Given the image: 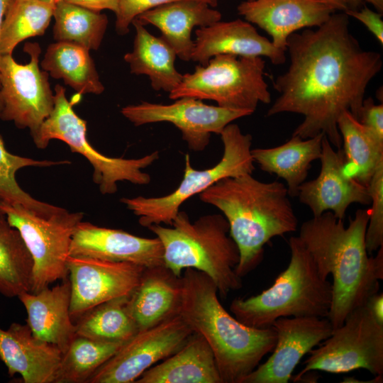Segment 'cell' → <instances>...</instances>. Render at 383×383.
<instances>
[{
	"label": "cell",
	"instance_id": "6da1fadb",
	"mask_svg": "<svg viewBox=\"0 0 383 383\" xmlns=\"http://www.w3.org/2000/svg\"><path fill=\"white\" fill-rule=\"evenodd\" d=\"M287 50L289 65L274 81L279 95L266 116L301 114L304 120L292 135L306 139L323 133L341 149L338 120L345 111L358 120L367 87L381 71V54L362 48L343 11L315 29L290 35Z\"/></svg>",
	"mask_w": 383,
	"mask_h": 383
},
{
	"label": "cell",
	"instance_id": "7a4b0ae2",
	"mask_svg": "<svg viewBox=\"0 0 383 383\" xmlns=\"http://www.w3.org/2000/svg\"><path fill=\"white\" fill-rule=\"evenodd\" d=\"M370 209H358L345 227L331 211L304 221L299 237L319 274L333 277V299L327 318L333 329L378 292L383 279V246L369 257L365 234Z\"/></svg>",
	"mask_w": 383,
	"mask_h": 383
},
{
	"label": "cell",
	"instance_id": "3957f363",
	"mask_svg": "<svg viewBox=\"0 0 383 383\" xmlns=\"http://www.w3.org/2000/svg\"><path fill=\"white\" fill-rule=\"evenodd\" d=\"M289 196L283 183L262 182L252 174L221 179L199 194L201 201L216 207L228 223L240 252L235 270L240 277L261 262L263 247L272 238L296 231Z\"/></svg>",
	"mask_w": 383,
	"mask_h": 383
},
{
	"label": "cell",
	"instance_id": "277c9868",
	"mask_svg": "<svg viewBox=\"0 0 383 383\" xmlns=\"http://www.w3.org/2000/svg\"><path fill=\"white\" fill-rule=\"evenodd\" d=\"M182 299L179 315L211 348L223 383H242L275 346L270 326H248L222 306L218 289L205 273L187 268L182 276Z\"/></svg>",
	"mask_w": 383,
	"mask_h": 383
},
{
	"label": "cell",
	"instance_id": "5b68a950",
	"mask_svg": "<svg viewBox=\"0 0 383 383\" xmlns=\"http://www.w3.org/2000/svg\"><path fill=\"white\" fill-rule=\"evenodd\" d=\"M171 226L148 227L162 243L166 267L178 277L187 268L205 273L223 299L242 287L241 277L235 270L239 250L223 215L206 214L192 222L188 214L179 210Z\"/></svg>",
	"mask_w": 383,
	"mask_h": 383
},
{
	"label": "cell",
	"instance_id": "8992f818",
	"mask_svg": "<svg viewBox=\"0 0 383 383\" xmlns=\"http://www.w3.org/2000/svg\"><path fill=\"white\" fill-rule=\"evenodd\" d=\"M289 246V263L270 287L255 296L232 301L230 310L242 323L265 328L282 317L327 318L333 299L332 284L319 274L299 236H292Z\"/></svg>",
	"mask_w": 383,
	"mask_h": 383
},
{
	"label": "cell",
	"instance_id": "52a82bcc",
	"mask_svg": "<svg viewBox=\"0 0 383 383\" xmlns=\"http://www.w3.org/2000/svg\"><path fill=\"white\" fill-rule=\"evenodd\" d=\"M220 135L223 154L215 166L203 170H195L191 165L189 154H186L183 179L172 192L157 197L138 196L121 199V202L138 216V223L142 226L148 228L162 223L172 226L181 205L190 197L199 194L221 179L252 174L255 166L251 154V135L243 133L237 124L231 123Z\"/></svg>",
	"mask_w": 383,
	"mask_h": 383
},
{
	"label": "cell",
	"instance_id": "ba28073f",
	"mask_svg": "<svg viewBox=\"0 0 383 383\" xmlns=\"http://www.w3.org/2000/svg\"><path fill=\"white\" fill-rule=\"evenodd\" d=\"M265 67L262 57L216 55L206 65L196 66L192 73L183 74L169 97L209 99L221 107L253 113L259 103L272 101L264 79Z\"/></svg>",
	"mask_w": 383,
	"mask_h": 383
},
{
	"label": "cell",
	"instance_id": "9c48e42d",
	"mask_svg": "<svg viewBox=\"0 0 383 383\" xmlns=\"http://www.w3.org/2000/svg\"><path fill=\"white\" fill-rule=\"evenodd\" d=\"M54 99L51 113L33 138L37 148H45L52 139L65 143L72 152L83 155L91 164L93 182L103 194L116 193L119 182L127 181L138 185L150 182V176L143 170L159 158L158 151L131 159L101 154L89 143L87 138V122L75 113L65 96V88L60 84L55 87Z\"/></svg>",
	"mask_w": 383,
	"mask_h": 383
},
{
	"label": "cell",
	"instance_id": "30bf717a",
	"mask_svg": "<svg viewBox=\"0 0 383 383\" xmlns=\"http://www.w3.org/2000/svg\"><path fill=\"white\" fill-rule=\"evenodd\" d=\"M10 224L21 235L33 260L30 292L37 293L57 280L68 277L67 258L82 212L65 209L45 218L18 204L0 202Z\"/></svg>",
	"mask_w": 383,
	"mask_h": 383
},
{
	"label": "cell",
	"instance_id": "8fae6325",
	"mask_svg": "<svg viewBox=\"0 0 383 383\" xmlns=\"http://www.w3.org/2000/svg\"><path fill=\"white\" fill-rule=\"evenodd\" d=\"M320 344L309 352L294 382L313 370L343 373L365 369L374 376L383 374V323L367 304L353 311Z\"/></svg>",
	"mask_w": 383,
	"mask_h": 383
},
{
	"label": "cell",
	"instance_id": "7c38bea8",
	"mask_svg": "<svg viewBox=\"0 0 383 383\" xmlns=\"http://www.w3.org/2000/svg\"><path fill=\"white\" fill-rule=\"evenodd\" d=\"M23 50L30 56L25 65L18 63L12 55L1 56L0 118L13 121L18 128H28L33 138L51 113L55 99L48 74L39 67V44L27 43Z\"/></svg>",
	"mask_w": 383,
	"mask_h": 383
},
{
	"label": "cell",
	"instance_id": "4fadbf2b",
	"mask_svg": "<svg viewBox=\"0 0 383 383\" xmlns=\"http://www.w3.org/2000/svg\"><path fill=\"white\" fill-rule=\"evenodd\" d=\"M194 332L179 315L138 331L91 377L88 383H132L179 350Z\"/></svg>",
	"mask_w": 383,
	"mask_h": 383
},
{
	"label": "cell",
	"instance_id": "5bb4252c",
	"mask_svg": "<svg viewBox=\"0 0 383 383\" xmlns=\"http://www.w3.org/2000/svg\"><path fill=\"white\" fill-rule=\"evenodd\" d=\"M121 112L135 126L159 122L172 123L194 152L203 151L208 146L211 133L220 135L233 121L252 114L247 111L208 105L192 97L179 98L170 104L143 101L124 106Z\"/></svg>",
	"mask_w": 383,
	"mask_h": 383
},
{
	"label": "cell",
	"instance_id": "9a60e30c",
	"mask_svg": "<svg viewBox=\"0 0 383 383\" xmlns=\"http://www.w3.org/2000/svg\"><path fill=\"white\" fill-rule=\"evenodd\" d=\"M67 265L73 321L102 303L130 295L145 269L130 262L70 255Z\"/></svg>",
	"mask_w": 383,
	"mask_h": 383
},
{
	"label": "cell",
	"instance_id": "2e32d148",
	"mask_svg": "<svg viewBox=\"0 0 383 383\" xmlns=\"http://www.w3.org/2000/svg\"><path fill=\"white\" fill-rule=\"evenodd\" d=\"M271 326L277 335L272 354L242 383H287L301 359L333 330L327 318L317 316L279 318Z\"/></svg>",
	"mask_w": 383,
	"mask_h": 383
},
{
	"label": "cell",
	"instance_id": "e0dca14e",
	"mask_svg": "<svg viewBox=\"0 0 383 383\" xmlns=\"http://www.w3.org/2000/svg\"><path fill=\"white\" fill-rule=\"evenodd\" d=\"M319 160L321 167L318 176L302 183L297 195L299 201L309 207L313 216L331 211L336 218L343 220L351 204H371L367 187L343 174V150H335L325 135Z\"/></svg>",
	"mask_w": 383,
	"mask_h": 383
},
{
	"label": "cell",
	"instance_id": "ac0fdd59",
	"mask_svg": "<svg viewBox=\"0 0 383 383\" xmlns=\"http://www.w3.org/2000/svg\"><path fill=\"white\" fill-rule=\"evenodd\" d=\"M70 255L130 262L145 268L164 265L158 238L139 237L82 221L73 233Z\"/></svg>",
	"mask_w": 383,
	"mask_h": 383
},
{
	"label": "cell",
	"instance_id": "d6986e66",
	"mask_svg": "<svg viewBox=\"0 0 383 383\" xmlns=\"http://www.w3.org/2000/svg\"><path fill=\"white\" fill-rule=\"evenodd\" d=\"M237 10L245 21L267 32L272 44L285 52L290 35L321 26L336 11L317 0H247Z\"/></svg>",
	"mask_w": 383,
	"mask_h": 383
},
{
	"label": "cell",
	"instance_id": "ffe728a7",
	"mask_svg": "<svg viewBox=\"0 0 383 383\" xmlns=\"http://www.w3.org/2000/svg\"><path fill=\"white\" fill-rule=\"evenodd\" d=\"M191 60L205 65L218 55L241 57H265L275 65L285 62V51L276 48L271 40L260 35L252 23L236 19L217 21L195 31Z\"/></svg>",
	"mask_w": 383,
	"mask_h": 383
},
{
	"label": "cell",
	"instance_id": "44dd1931",
	"mask_svg": "<svg viewBox=\"0 0 383 383\" xmlns=\"http://www.w3.org/2000/svg\"><path fill=\"white\" fill-rule=\"evenodd\" d=\"M62 355L56 346L35 337L27 323L0 328V360L9 376L18 374L24 383H53Z\"/></svg>",
	"mask_w": 383,
	"mask_h": 383
},
{
	"label": "cell",
	"instance_id": "7402d4cb",
	"mask_svg": "<svg viewBox=\"0 0 383 383\" xmlns=\"http://www.w3.org/2000/svg\"><path fill=\"white\" fill-rule=\"evenodd\" d=\"M182 291V276L175 275L165 265L145 268L127 301L138 331L179 315Z\"/></svg>",
	"mask_w": 383,
	"mask_h": 383
},
{
	"label": "cell",
	"instance_id": "603a6c76",
	"mask_svg": "<svg viewBox=\"0 0 383 383\" xmlns=\"http://www.w3.org/2000/svg\"><path fill=\"white\" fill-rule=\"evenodd\" d=\"M70 283L67 277L52 288L37 293L26 292L18 298L24 306L27 324L37 338L50 343L64 353L76 335L70 313Z\"/></svg>",
	"mask_w": 383,
	"mask_h": 383
},
{
	"label": "cell",
	"instance_id": "cb8c5ba5",
	"mask_svg": "<svg viewBox=\"0 0 383 383\" xmlns=\"http://www.w3.org/2000/svg\"><path fill=\"white\" fill-rule=\"evenodd\" d=\"M142 25L152 24L161 37L184 61L191 60L194 49L192 31L221 21V13L201 0H177L147 11L135 18Z\"/></svg>",
	"mask_w": 383,
	"mask_h": 383
},
{
	"label": "cell",
	"instance_id": "d4e9b609",
	"mask_svg": "<svg viewBox=\"0 0 383 383\" xmlns=\"http://www.w3.org/2000/svg\"><path fill=\"white\" fill-rule=\"evenodd\" d=\"M135 383H223L213 352L198 333L165 360L151 367Z\"/></svg>",
	"mask_w": 383,
	"mask_h": 383
},
{
	"label": "cell",
	"instance_id": "484cf974",
	"mask_svg": "<svg viewBox=\"0 0 383 383\" xmlns=\"http://www.w3.org/2000/svg\"><path fill=\"white\" fill-rule=\"evenodd\" d=\"M324 135L303 139L297 135L285 143L270 148L251 150L254 160L260 170L287 182L289 196L296 197L300 185L306 181L314 160L321 155V143Z\"/></svg>",
	"mask_w": 383,
	"mask_h": 383
},
{
	"label": "cell",
	"instance_id": "4316f807",
	"mask_svg": "<svg viewBox=\"0 0 383 383\" xmlns=\"http://www.w3.org/2000/svg\"><path fill=\"white\" fill-rule=\"evenodd\" d=\"M132 24L135 28L133 48L124 56L131 72L147 75L153 89L170 93L183 77L175 67L176 52L161 36L152 35L135 19Z\"/></svg>",
	"mask_w": 383,
	"mask_h": 383
},
{
	"label": "cell",
	"instance_id": "83f0119b",
	"mask_svg": "<svg viewBox=\"0 0 383 383\" xmlns=\"http://www.w3.org/2000/svg\"><path fill=\"white\" fill-rule=\"evenodd\" d=\"M338 128L343 147V174L367 187L375 170L383 163V139L348 111L339 117Z\"/></svg>",
	"mask_w": 383,
	"mask_h": 383
},
{
	"label": "cell",
	"instance_id": "f1b7e54d",
	"mask_svg": "<svg viewBox=\"0 0 383 383\" xmlns=\"http://www.w3.org/2000/svg\"><path fill=\"white\" fill-rule=\"evenodd\" d=\"M89 51L75 43L57 41L48 46L41 67L53 78L62 79L78 94H100L104 87Z\"/></svg>",
	"mask_w": 383,
	"mask_h": 383
},
{
	"label": "cell",
	"instance_id": "f546056e",
	"mask_svg": "<svg viewBox=\"0 0 383 383\" xmlns=\"http://www.w3.org/2000/svg\"><path fill=\"white\" fill-rule=\"evenodd\" d=\"M33 260L18 231L0 208V294L18 296L30 292Z\"/></svg>",
	"mask_w": 383,
	"mask_h": 383
},
{
	"label": "cell",
	"instance_id": "4dcf8cb0",
	"mask_svg": "<svg viewBox=\"0 0 383 383\" xmlns=\"http://www.w3.org/2000/svg\"><path fill=\"white\" fill-rule=\"evenodd\" d=\"M128 296L106 301L84 313L75 321L76 335L103 343H126L138 332L127 308Z\"/></svg>",
	"mask_w": 383,
	"mask_h": 383
},
{
	"label": "cell",
	"instance_id": "1f68e13d",
	"mask_svg": "<svg viewBox=\"0 0 383 383\" xmlns=\"http://www.w3.org/2000/svg\"><path fill=\"white\" fill-rule=\"evenodd\" d=\"M56 2L55 0H11L1 30V55H12L23 40L43 35L53 16Z\"/></svg>",
	"mask_w": 383,
	"mask_h": 383
},
{
	"label": "cell",
	"instance_id": "d6a6232c",
	"mask_svg": "<svg viewBox=\"0 0 383 383\" xmlns=\"http://www.w3.org/2000/svg\"><path fill=\"white\" fill-rule=\"evenodd\" d=\"M53 16V37L57 42L72 43L97 50L104 38L108 18L66 0L56 2Z\"/></svg>",
	"mask_w": 383,
	"mask_h": 383
},
{
	"label": "cell",
	"instance_id": "836d02e7",
	"mask_svg": "<svg viewBox=\"0 0 383 383\" xmlns=\"http://www.w3.org/2000/svg\"><path fill=\"white\" fill-rule=\"evenodd\" d=\"M123 344L103 343L77 335L62 355L53 383L88 382Z\"/></svg>",
	"mask_w": 383,
	"mask_h": 383
},
{
	"label": "cell",
	"instance_id": "e575fe53",
	"mask_svg": "<svg viewBox=\"0 0 383 383\" xmlns=\"http://www.w3.org/2000/svg\"><path fill=\"white\" fill-rule=\"evenodd\" d=\"M70 163L67 160H35L12 154L6 149L0 136V202L21 205L45 218L63 211V208L35 199L22 189L16 181V174L26 167H47Z\"/></svg>",
	"mask_w": 383,
	"mask_h": 383
},
{
	"label": "cell",
	"instance_id": "d590c367",
	"mask_svg": "<svg viewBox=\"0 0 383 383\" xmlns=\"http://www.w3.org/2000/svg\"><path fill=\"white\" fill-rule=\"evenodd\" d=\"M371 209L365 234L368 254L383 246V163L379 165L367 186Z\"/></svg>",
	"mask_w": 383,
	"mask_h": 383
},
{
	"label": "cell",
	"instance_id": "8d00e7d4",
	"mask_svg": "<svg viewBox=\"0 0 383 383\" xmlns=\"http://www.w3.org/2000/svg\"><path fill=\"white\" fill-rule=\"evenodd\" d=\"M177 0H118L116 14V30L119 35H126L133 21L140 14L159 6ZM213 7L218 0H201Z\"/></svg>",
	"mask_w": 383,
	"mask_h": 383
},
{
	"label": "cell",
	"instance_id": "74e56055",
	"mask_svg": "<svg viewBox=\"0 0 383 383\" xmlns=\"http://www.w3.org/2000/svg\"><path fill=\"white\" fill-rule=\"evenodd\" d=\"M358 121L377 137L383 139V105L372 98L364 99Z\"/></svg>",
	"mask_w": 383,
	"mask_h": 383
},
{
	"label": "cell",
	"instance_id": "f35d334b",
	"mask_svg": "<svg viewBox=\"0 0 383 383\" xmlns=\"http://www.w3.org/2000/svg\"><path fill=\"white\" fill-rule=\"evenodd\" d=\"M345 13L348 16L360 21L377 39L381 45L383 44V21L382 13L373 11L366 6L357 10H348Z\"/></svg>",
	"mask_w": 383,
	"mask_h": 383
},
{
	"label": "cell",
	"instance_id": "ab89813d",
	"mask_svg": "<svg viewBox=\"0 0 383 383\" xmlns=\"http://www.w3.org/2000/svg\"><path fill=\"white\" fill-rule=\"evenodd\" d=\"M70 3L79 5L91 11L100 12L108 9L115 13L118 9V0H66Z\"/></svg>",
	"mask_w": 383,
	"mask_h": 383
},
{
	"label": "cell",
	"instance_id": "60d3db41",
	"mask_svg": "<svg viewBox=\"0 0 383 383\" xmlns=\"http://www.w3.org/2000/svg\"><path fill=\"white\" fill-rule=\"evenodd\" d=\"M366 304L375 318L379 323H383V294L376 293L368 299Z\"/></svg>",
	"mask_w": 383,
	"mask_h": 383
},
{
	"label": "cell",
	"instance_id": "b9f144b4",
	"mask_svg": "<svg viewBox=\"0 0 383 383\" xmlns=\"http://www.w3.org/2000/svg\"><path fill=\"white\" fill-rule=\"evenodd\" d=\"M347 1L348 10H357L362 7L365 3H369L377 11L381 13L383 12V0H347Z\"/></svg>",
	"mask_w": 383,
	"mask_h": 383
},
{
	"label": "cell",
	"instance_id": "7bdbcfd3",
	"mask_svg": "<svg viewBox=\"0 0 383 383\" xmlns=\"http://www.w3.org/2000/svg\"><path fill=\"white\" fill-rule=\"evenodd\" d=\"M332 6L336 11H346L348 9L347 0H317Z\"/></svg>",
	"mask_w": 383,
	"mask_h": 383
},
{
	"label": "cell",
	"instance_id": "ee69618b",
	"mask_svg": "<svg viewBox=\"0 0 383 383\" xmlns=\"http://www.w3.org/2000/svg\"><path fill=\"white\" fill-rule=\"evenodd\" d=\"M11 1V0H0V35L4 16ZM1 56L0 53V62Z\"/></svg>",
	"mask_w": 383,
	"mask_h": 383
},
{
	"label": "cell",
	"instance_id": "f6af8a7d",
	"mask_svg": "<svg viewBox=\"0 0 383 383\" xmlns=\"http://www.w3.org/2000/svg\"><path fill=\"white\" fill-rule=\"evenodd\" d=\"M56 1H60V0H55Z\"/></svg>",
	"mask_w": 383,
	"mask_h": 383
}]
</instances>
